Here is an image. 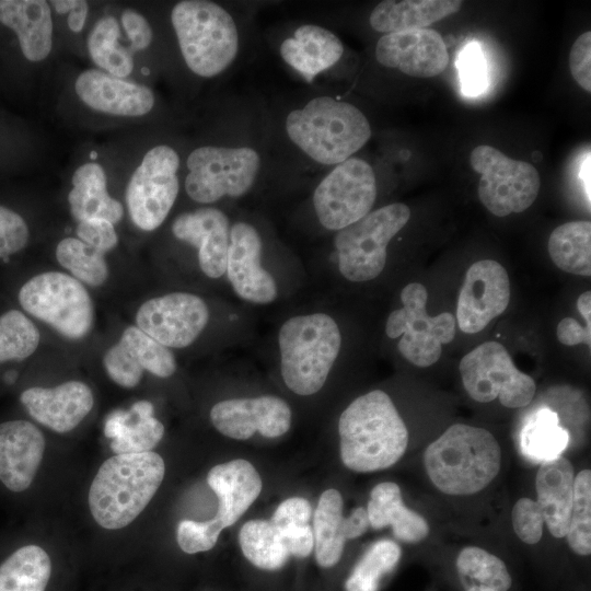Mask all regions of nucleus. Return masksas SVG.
<instances>
[{
	"instance_id": "1",
	"label": "nucleus",
	"mask_w": 591,
	"mask_h": 591,
	"mask_svg": "<svg viewBox=\"0 0 591 591\" xmlns=\"http://www.w3.org/2000/svg\"><path fill=\"white\" fill-rule=\"evenodd\" d=\"M269 114V129L280 172H320L354 157L370 140L366 114L322 88L294 99Z\"/></svg>"
},
{
	"instance_id": "2",
	"label": "nucleus",
	"mask_w": 591,
	"mask_h": 591,
	"mask_svg": "<svg viewBox=\"0 0 591 591\" xmlns=\"http://www.w3.org/2000/svg\"><path fill=\"white\" fill-rule=\"evenodd\" d=\"M184 189L201 206L239 200L280 172L269 129L268 108L259 102L233 100L231 127L224 139L200 144L186 158Z\"/></svg>"
},
{
	"instance_id": "3",
	"label": "nucleus",
	"mask_w": 591,
	"mask_h": 591,
	"mask_svg": "<svg viewBox=\"0 0 591 591\" xmlns=\"http://www.w3.org/2000/svg\"><path fill=\"white\" fill-rule=\"evenodd\" d=\"M170 20L184 63L199 78H218L243 56L246 18L234 7L210 0H182L173 5Z\"/></svg>"
},
{
	"instance_id": "4",
	"label": "nucleus",
	"mask_w": 591,
	"mask_h": 591,
	"mask_svg": "<svg viewBox=\"0 0 591 591\" xmlns=\"http://www.w3.org/2000/svg\"><path fill=\"white\" fill-rule=\"evenodd\" d=\"M340 457L359 473L394 465L408 445V430L387 393L370 391L354 399L338 420Z\"/></svg>"
},
{
	"instance_id": "5",
	"label": "nucleus",
	"mask_w": 591,
	"mask_h": 591,
	"mask_svg": "<svg viewBox=\"0 0 591 591\" xmlns=\"http://www.w3.org/2000/svg\"><path fill=\"white\" fill-rule=\"evenodd\" d=\"M165 474L157 452L115 454L99 468L89 490V508L106 530L130 524L148 506Z\"/></svg>"
},
{
	"instance_id": "6",
	"label": "nucleus",
	"mask_w": 591,
	"mask_h": 591,
	"mask_svg": "<svg viewBox=\"0 0 591 591\" xmlns=\"http://www.w3.org/2000/svg\"><path fill=\"white\" fill-rule=\"evenodd\" d=\"M424 464L441 493L468 496L485 489L498 475L501 450L488 430L455 424L426 448Z\"/></svg>"
},
{
	"instance_id": "7",
	"label": "nucleus",
	"mask_w": 591,
	"mask_h": 591,
	"mask_svg": "<svg viewBox=\"0 0 591 591\" xmlns=\"http://www.w3.org/2000/svg\"><path fill=\"white\" fill-rule=\"evenodd\" d=\"M341 343L339 325L328 313L317 311L288 317L277 335L286 386L300 396L321 391L339 357Z\"/></svg>"
},
{
	"instance_id": "8",
	"label": "nucleus",
	"mask_w": 591,
	"mask_h": 591,
	"mask_svg": "<svg viewBox=\"0 0 591 591\" xmlns=\"http://www.w3.org/2000/svg\"><path fill=\"white\" fill-rule=\"evenodd\" d=\"M409 218V207L394 202L374 209L335 232L333 245L340 275L357 283L379 277L385 267L391 241Z\"/></svg>"
},
{
	"instance_id": "9",
	"label": "nucleus",
	"mask_w": 591,
	"mask_h": 591,
	"mask_svg": "<svg viewBox=\"0 0 591 591\" xmlns=\"http://www.w3.org/2000/svg\"><path fill=\"white\" fill-rule=\"evenodd\" d=\"M378 196L373 166L356 155L322 174L309 198L315 223L335 233L373 210Z\"/></svg>"
},
{
	"instance_id": "10",
	"label": "nucleus",
	"mask_w": 591,
	"mask_h": 591,
	"mask_svg": "<svg viewBox=\"0 0 591 591\" xmlns=\"http://www.w3.org/2000/svg\"><path fill=\"white\" fill-rule=\"evenodd\" d=\"M21 306L63 337L81 339L92 329L93 301L85 287L61 271H45L27 280L19 291Z\"/></svg>"
},
{
	"instance_id": "11",
	"label": "nucleus",
	"mask_w": 591,
	"mask_h": 591,
	"mask_svg": "<svg viewBox=\"0 0 591 591\" xmlns=\"http://www.w3.org/2000/svg\"><path fill=\"white\" fill-rule=\"evenodd\" d=\"M428 292L424 285L410 282L401 292L402 306L390 313L385 333L391 339L399 338L401 355L416 367L436 363L442 345L455 337V317L450 312L436 316L427 313Z\"/></svg>"
},
{
	"instance_id": "12",
	"label": "nucleus",
	"mask_w": 591,
	"mask_h": 591,
	"mask_svg": "<svg viewBox=\"0 0 591 591\" xmlns=\"http://www.w3.org/2000/svg\"><path fill=\"white\" fill-rule=\"evenodd\" d=\"M182 160L170 144L152 147L132 173L126 189L129 216L136 227L150 232L170 215L179 194Z\"/></svg>"
},
{
	"instance_id": "13",
	"label": "nucleus",
	"mask_w": 591,
	"mask_h": 591,
	"mask_svg": "<svg viewBox=\"0 0 591 591\" xmlns=\"http://www.w3.org/2000/svg\"><path fill=\"white\" fill-rule=\"evenodd\" d=\"M460 374L467 394L476 402L498 398L508 408L529 405L535 394L534 380L520 371L498 341H485L463 356Z\"/></svg>"
},
{
	"instance_id": "14",
	"label": "nucleus",
	"mask_w": 591,
	"mask_h": 591,
	"mask_svg": "<svg viewBox=\"0 0 591 591\" xmlns=\"http://www.w3.org/2000/svg\"><path fill=\"white\" fill-rule=\"evenodd\" d=\"M470 162L473 170L480 174L479 200L493 215L506 217L519 213L535 201L541 177L532 164L513 160L488 144L473 149Z\"/></svg>"
},
{
	"instance_id": "15",
	"label": "nucleus",
	"mask_w": 591,
	"mask_h": 591,
	"mask_svg": "<svg viewBox=\"0 0 591 591\" xmlns=\"http://www.w3.org/2000/svg\"><path fill=\"white\" fill-rule=\"evenodd\" d=\"M273 45L285 66L313 88L341 60L345 47L329 28L314 22H292L274 34Z\"/></svg>"
},
{
	"instance_id": "16",
	"label": "nucleus",
	"mask_w": 591,
	"mask_h": 591,
	"mask_svg": "<svg viewBox=\"0 0 591 591\" xmlns=\"http://www.w3.org/2000/svg\"><path fill=\"white\" fill-rule=\"evenodd\" d=\"M210 311L202 298L190 292H171L143 302L136 326L170 349L190 346L209 323Z\"/></svg>"
},
{
	"instance_id": "17",
	"label": "nucleus",
	"mask_w": 591,
	"mask_h": 591,
	"mask_svg": "<svg viewBox=\"0 0 591 591\" xmlns=\"http://www.w3.org/2000/svg\"><path fill=\"white\" fill-rule=\"evenodd\" d=\"M264 237L247 219L231 222L225 275L235 294L253 304H269L278 297L274 276L263 266Z\"/></svg>"
},
{
	"instance_id": "18",
	"label": "nucleus",
	"mask_w": 591,
	"mask_h": 591,
	"mask_svg": "<svg viewBox=\"0 0 591 591\" xmlns=\"http://www.w3.org/2000/svg\"><path fill=\"white\" fill-rule=\"evenodd\" d=\"M510 301V281L506 268L494 259L470 266L456 305V322L466 334L484 329L502 314Z\"/></svg>"
},
{
	"instance_id": "19",
	"label": "nucleus",
	"mask_w": 591,
	"mask_h": 591,
	"mask_svg": "<svg viewBox=\"0 0 591 591\" xmlns=\"http://www.w3.org/2000/svg\"><path fill=\"white\" fill-rule=\"evenodd\" d=\"M209 416L220 433L235 440H247L256 432L265 438L280 437L292 420L289 404L275 395L223 399L212 406Z\"/></svg>"
},
{
	"instance_id": "20",
	"label": "nucleus",
	"mask_w": 591,
	"mask_h": 591,
	"mask_svg": "<svg viewBox=\"0 0 591 591\" xmlns=\"http://www.w3.org/2000/svg\"><path fill=\"white\" fill-rule=\"evenodd\" d=\"M103 366L111 380L126 389L137 386L144 371L165 379L173 375L177 368L172 349L136 325L126 327L119 340L106 350Z\"/></svg>"
},
{
	"instance_id": "21",
	"label": "nucleus",
	"mask_w": 591,
	"mask_h": 591,
	"mask_svg": "<svg viewBox=\"0 0 591 591\" xmlns=\"http://www.w3.org/2000/svg\"><path fill=\"white\" fill-rule=\"evenodd\" d=\"M374 59L384 68L397 69L415 78H431L444 71L449 54L442 36L432 28L381 35Z\"/></svg>"
},
{
	"instance_id": "22",
	"label": "nucleus",
	"mask_w": 591,
	"mask_h": 591,
	"mask_svg": "<svg viewBox=\"0 0 591 591\" xmlns=\"http://www.w3.org/2000/svg\"><path fill=\"white\" fill-rule=\"evenodd\" d=\"M231 219L216 206H200L179 213L171 224L173 236L196 250L205 276L219 279L225 274Z\"/></svg>"
},
{
	"instance_id": "23",
	"label": "nucleus",
	"mask_w": 591,
	"mask_h": 591,
	"mask_svg": "<svg viewBox=\"0 0 591 591\" xmlns=\"http://www.w3.org/2000/svg\"><path fill=\"white\" fill-rule=\"evenodd\" d=\"M20 401L33 419L59 433L74 429L94 405L92 390L81 381L33 386L22 392Z\"/></svg>"
},
{
	"instance_id": "24",
	"label": "nucleus",
	"mask_w": 591,
	"mask_h": 591,
	"mask_svg": "<svg viewBox=\"0 0 591 591\" xmlns=\"http://www.w3.org/2000/svg\"><path fill=\"white\" fill-rule=\"evenodd\" d=\"M79 99L96 112L117 116H143L155 104L147 85L125 81L97 69L81 72L74 83Z\"/></svg>"
},
{
	"instance_id": "25",
	"label": "nucleus",
	"mask_w": 591,
	"mask_h": 591,
	"mask_svg": "<svg viewBox=\"0 0 591 591\" xmlns=\"http://www.w3.org/2000/svg\"><path fill=\"white\" fill-rule=\"evenodd\" d=\"M45 451L42 431L26 420L0 424V482L11 491L27 489Z\"/></svg>"
},
{
	"instance_id": "26",
	"label": "nucleus",
	"mask_w": 591,
	"mask_h": 591,
	"mask_svg": "<svg viewBox=\"0 0 591 591\" xmlns=\"http://www.w3.org/2000/svg\"><path fill=\"white\" fill-rule=\"evenodd\" d=\"M207 483L218 498L216 517L223 528L234 524L262 491V478L252 463L237 459L213 466Z\"/></svg>"
},
{
	"instance_id": "27",
	"label": "nucleus",
	"mask_w": 591,
	"mask_h": 591,
	"mask_svg": "<svg viewBox=\"0 0 591 591\" xmlns=\"http://www.w3.org/2000/svg\"><path fill=\"white\" fill-rule=\"evenodd\" d=\"M0 22L13 30L30 61H42L53 47L50 7L44 0H0Z\"/></svg>"
},
{
	"instance_id": "28",
	"label": "nucleus",
	"mask_w": 591,
	"mask_h": 591,
	"mask_svg": "<svg viewBox=\"0 0 591 591\" xmlns=\"http://www.w3.org/2000/svg\"><path fill=\"white\" fill-rule=\"evenodd\" d=\"M575 473L565 457L541 463L535 477L537 505L549 533L565 537L569 524L573 499Z\"/></svg>"
},
{
	"instance_id": "29",
	"label": "nucleus",
	"mask_w": 591,
	"mask_h": 591,
	"mask_svg": "<svg viewBox=\"0 0 591 591\" xmlns=\"http://www.w3.org/2000/svg\"><path fill=\"white\" fill-rule=\"evenodd\" d=\"M462 4L460 0H384L370 12L369 25L382 35L427 28L456 13Z\"/></svg>"
},
{
	"instance_id": "30",
	"label": "nucleus",
	"mask_w": 591,
	"mask_h": 591,
	"mask_svg": "<svg viewBox=\"0 0 591 591\" xmlns=\"http://www.w3.org/2000/svg\"><path fill=\"white\" fill-rule=\"evenodd\" d=\"M366 510L373 529L391 526L394 535L403 542L417 543L429 533L426 519L405 506L401 488L395 483L378 484L371 490Z\"/></svg>"
},
{
	"instance_id": "31",
	"label": "nucleus",
	"mask_w": 591,
	"mask_h": 591,
	"mask_svg": "<svg viewBox=\"0 0 591 591\" xmlns=\"http://www.w3.org/2000/svg\"><path fill=\"white\" fill-rule=\"evenodd\" d=\"M68 202L70 212L78 222L101 218L114 224L124 215L121 204L107 192L103 167L94 162L82 164L74 171Z\"/></svg>"
},
{
	"instance_id": "32",
	"label": "nucleus",
	"mask_w": 591,
	"mask_h": 591,
	"mask_svg": "<svg viewBox=\"0 0 591 591\" xmlns=\"http://www.w3.org/2000/svg\"><path fill=\"white\" fill-rule=\"evenodd\" d=\"M344 501L334 488L325 490L313 515L314 551L317 564L323 568L335 566L344 552L345 535Z\"/></svg>"
},
{
	"instance_id": "33",
	"label": "nucleus",
	"mask_w": 591,
	"mask_h": 591,
	"mask_svg": "<svg viewBox=\"0 0 591 591\" xmlns=\"http://www.w3.org/2000/svg\"><path fill=\"white\" fill-rule=\"evenodd\" d=\"M570 434L559 422L558 414L541 407L524 421L520 432L522 454L532 462L555 460L568 447Z\"/></svg>"
},
{
	"instance_id": "34",
	"label": "nucleus",
	"mask_w": 591,
	"mask_h": 591,
	"mask_svg": "<svg viewBox=\"0 0 591 591\" xmlns=\"http://www.w3.org/2000/svg\"><path fill=\"white\" fill-rule=\"evenodd\" d=\"M548 254L561 270L583 277L591 276V223H564L549 235Z\"/></svg>"
},
{
	"instance_id": "35",
	"label": "nucleus",
	"mask_w": 591,
	"mask_h": 591,
	"mask_svg": "<svg viewBox=\"0 0 591 591\" xmlns=\"http://www.w3.org/2000/svg\"><path fill=\"white\" fill-rule=\"evenodd\" d=\"M50 573L51 561L44 548L25 545L0 565V591H45Z\"/></svg>"
},
{
	"instance_id": "36",
	"label": "nucleus",
	"mask_w": 591,
	"mask_h": 591,
	"mask_svg": "<svg viewBox=\"0 0 591 591\" xmlns=\"http://www.w3.org/2000/svg\"><path fill=\"white\" fill-rule=\"evenodd\" d=\"M239 544L245 558L264 570H278L289 559L283 540L270 520L245 522L239 533Z\"/></svg>"
},
{
	"instance_id": "37",
	"label": "nucleus",
	"mask_w": 591,
	"mask_h": 591,
	"mask_svg": "<svg viewBox=\"0 0 591 591\" xmlns=\"http://www.w3.org/2000/svg\"><path fill=\"white\" fill-rule=\"evenodd\" d=\"M119 25L112 15L101 18L88 37V50L92 61L114 77L124 78L134 68L131 51L120 46Z\"/></svg>"
},
{
	"instance_id": "38",
	"label": "nucleus",
	"mask_w": 591,
	"mask_h": 591,
	"mask_svg": "<svg viewBox=\"0 0 591 591\" xmlns=\"http://www.w3.org/2000/svg\"><path fill=\"white\" fill-rule=\"evenodd\" d=\"M402 556L401 547L391 540L372 544L346 580V591H378L382 579L392 572Z\"/></svg>"
},
{
	"instance_id": "39",
	"label": "nucleus",
	"mask_w": 591,
	"mask_h": 591,
	"mask_svg": "<svg viewBox=\"0 0 591 591\" xmlns=\"http://www.w3.org/2000/svg\"><path fill=\"white\" fill-rule=\"evenodd\" d=\"M55 254L60 266L82 285L99 287L108 278L104 254L77 237L62 239Z\"/></svg>"
},
{
	"instance_id": "40",
	"label": "nucleus",
	"mask_w": 591,
	"mask_h": 591,
	"mask_svg": "<svg viewBox=\"0 0 591 591\" xmlns=\"http://www.w3.org/2000/svg\"><path fill=\"white\" fill-rule=\"evenodd\" d=\"M456 569L463 583L473 581L471 586H486L496 591H508L512 584L506 564L480 547L463 548L456 558Z\"/></svg>"
},
{
	"instance_id": "41",
	"label": "nucleus",
	"mask_w": 591,
	"mask_h": 591,
	"mask_svg": "<svg viewBox=\"0 0 591 591\" xmlns=\"http://www.w3.org/2000/svg\"><path fill=\"white\" fill-rule=\"evenodd\" d=\"M39 340L37 327L22 312L10 310L0 316V363L31 357Z\"/></svg>"
},
{
	"instance_id": "42",
	"label": "nucleus",
	"mask_w": 591,
	"mask_h": 591,
	"mask_svg": "<svg viewBox=\"0 0 591 591\" xmlns=\"http://www.w3.org/2000/svg\"><path fill=\"white\" fill-rule=\"evenodd\" d=\"M569 547L580 556L591 554V472L582 470L575 476L573 499L565 535Z\"/></svg>"
},
{
	"instance_id": "43",
	"label": "nucleus",
	"mask_w": 591,
	"mask_h": 591,
	"mask_svg": "<svg viewBox=\"0 0 591 591\" xmlns=\"http://www.w3.org/2000/svg\"><path fill=\"white\" fill-rule=\"evenodd\" d=\"M163 436L164 426L154 416L138 417L127 410L121 431L109 445L115 454L149 452L162 440Z\"/></svg>"
},
{
	"instance_id": "44",
	"label": "nucleus",
	"mask_w": 591,
	"mask_h": 591,
	"mask_svg": "<svg viewBox=\"0 0 591 591\" xmlns=\"http://www.w3.org/2000/svg\"><path fill=\"white\" fill-rule=\"evenodd\" d=\"M223 529L217 517L207 521L183 520L177 525L178 546L187 554L207 552L217 544Z\"/></svg>"
},
{
	"instance_id": "45",
	"label": "nucleus",
	"mask_w": 591,
	"mask_h": 591,
	"mask_svg": "<svg viewBox=\"0 0 591 591\" xmlns=\"http://www.w3.org/2000/svg\"><path fill=\"white\" fill-rule=\"evenodd\" d=\"M544 517L536 500L523 497L512 509V526L525 544H536L543 535Z\"/></svg>"
},
{
	"instance_id": "46",
	"label": "nucleus",
	"mask_w": 591,
	"mask_h": 591,
	"mask_svg": "<svg viewBox=\"0 0 591 591\" xmlns=\"http://www.w3.org/2000/svg\"><path fill=\"white\" fill-rule=\"evenodd\" d=\"M462 90L466 95L480 94L487 85V69L477 44L467 45L457 61Z\"/></svg>"
},
{
	"instance_id": "47",
	"label": "nucleus",
	"mask_w": 591,
	"mask_h": 591,
	"mask_svg": "<svg viewBox=\"0 0 591 591\" xmlns=\"http://www.w3.org/2000/svg\"><path fill=\"white\" fill-rule=\"evenodd\" d=\"M28 237L25 220L15 211L0 206V258L23 250Z\"/></svg>"
},
{
	"instance_id": "48",
	"label": "nucleus",
	"mask_w": 591,
	"mask_h": 591,
	"mask_svg": "<svg viewBox=\"0 0 591 591\" xmlns=\"http://www.w3.org/2000/svg\"><path fill=\"white\" fill-rule=\"evenodd\" d=\"M76 233L79 240L103 254L113 250L118 243L114 224L101 218L79 222Z\"/></svg>"
},
{
	"instance_id": "49",
	"label": "nucleus",
	"mask_w": 591,
	"mask_h": 591,
	"mask_svg": "<svg viewBox=\"0 0 591 591\" xmlns=\"http://www.w3.org/2000/svg\"><path fill=\"white\" fill-rule=\"evenodd\" d=\"M312 515L310 502L301 497L283 500L275 510L270 522L278 531L308 525Z\"/></svg>"
},
{
	"instance_id": "50",
	"label": "nucleus",
	"mask_w": 591,
	"mask_h": 591,
	"mask_svg": "<svg viewBox=\"0 0 591 591\" xmlns=\"http://www.w3.org/2000/svg\"><path fill=\"white\" fill-rule=\"evenodd\" d=\"M569 69L575 81L591 92V32L582 33L572 44Z\"/></svg>"
},
{
	"instance_id": "51",
	"label": "nucleus",
	"mask_w": 591,
	"mask_h": 591,
	"mask_svg": "<svg viewBox=\"0 0 591 591\" xmlns=\"http://www.w3.org/2000/svg\"><path fill=\"white\" fill-rule=\"evenodd\" d=\"M120 20L130 40L129 50L131 53L143 50L150 46L153 39V31L141 13L127 9L123 12Z\"/></svg>"
},
{
	"instance_id": "52",
	"label": "nucleus",
	"mask_w": 591,
	"mask_h": 591,
	"mask_svg": "<svg viewBox=\"0 0 591 591\" xmlns=\"http://www.w3.org/2000/svg\"><path fill=\"white\" fill-rule=\"evenodd\" d=\"M289 555L303 558L314 548L313 530L310 524L279 531Z\"/></svg>"
},
{
	"instance_id": "53",
	"label": "nucleus",
	"mask_w": 591,
	"mask_h": 591,
	"mask_svg": "<svg viewBox=\"0 0 591 591\" xmlns=\"http://www.w3.org/2000/svg\"><path fill=\"white\" fill-rule=\"evenodd\" d=\"M557 338L566 346H591V325H581L573 317H565L557 325Z\"/></svg>"
},
{
	"instance_id": "54",
	"label": "nucleus",
	"mask_w": 591,
	"mask_h": 591,
	"mask_svg": "<svg viewBox=\"0 0 591 591\" xmlns=\"http://www.w3.org/2000/svg\"><path fill=\"white\" fill-rule=\"evenodd\" d=\"M370 526L367 510L358 507L352 510L349 517L345 518V535L347 540H352L366 533Z\"/></svg>"
},
{
	"instance_id": "55",
	"label": "nucleus",
	"mask_w": 591,
	"mask_h": 591,
	"mask_svg": "<svg viewBox=\"0 0 591 591\" xmlns=\"http://www.w3.org/2000/svg\"><path fill=\"white\" fill-rule=\"evenodd\" d=\"M89 11V4L86 1L79 0L77 7L69 12L67 22L69 28L74 32L79 33L82 31L86 15Z\"/></svg>"
},
{
	"instance_id": "56",
	"label": "nucleus",
	"mask_w": 591,
	"mask_h": 591,
	"mask_svg": "<svg viewBox=\"0 0 591 591\" xmlns=\"http://www.w3.org/2000/svg\"><path fill=\"white\" fill-rule=\"evenodd\" d=\"M590 164L591 163H590V154H589L581 165V173H580V176L583 182L586 195L588 196L589 204H590V173H591Z\"/></svg>"
},
{
	"instance_id": "57",
	"label": "nucleus",
	"mask_w": 591,
	"mask_h": 591,
	"mask_svg": "<svg viewBox=\"0 0 591 591\" xmlns=\"http://www.w3.org/2000/svg\"><path fill=\"white\" fill-rule=\"evenodd\" d=\"M79 0H54L49 3L55 8L59 14H63L73 10Z\"/></svg>"
},
{
	"instance_id": "58",
	"label": "nucleus",
	"mask_w": 591,
	"mask_h": 591,
	"mask_svg": "<svg viewBox=\"0 0 591 591\" xmlns=\"http://www.w3.org/2000/svg\"><path fill=\"white\" fill-rule=\"evenodd\" d=\"M466 591H496V590L486 586H471L466 589Z\"/></svg>"
}]
</instances>
